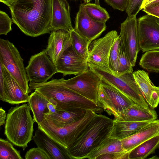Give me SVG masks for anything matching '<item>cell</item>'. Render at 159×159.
Returning a JSON list of instances; mask_svg holds the SVG:
<instances>
[{"label": "cell", "instance_id": "11", "mask_svg": "<svg viewBox=\"0 0 159 159\" xmlns=\"http://www.w3.org/2000/svg\"><path fill=\"white\" fill-rule=\"evenodd\" d=\"M30 82L43 83L57 73L55 64L47 54L46 49L32 56L25 68Z\"/></svg>", "mask_w": 159, "mask_h": 159}, {"label": "cell", "instance_id": "29", "mask_svg": "<svg viewBox=\"0 0 159 159\" xmlns=\"http://www.w3.org/2000/svg\"><path fill=\"white\" fill-rule=\"evenodd\" d=\"M139 65L150 72H159V50L148 51L143 54Z\"/></svg>", "mask_w": 159, "mask_h": 159}, {"label": "cell", "instance_id": "27", "mask_svg": "<svg viewBox=\"0 0 159 159\" xmlns=\"http://www.w3.org/2000/svg\"><path fill=\"white\" fill-rule=\"evenodd\" d=\"M126 151L120 139L109 137L99 146L86 156L85 158L96 159L100 155Z\"/></svg>", "mask_w": 159, "mask_h": 159}, {"label": "cell", "instance_id": "38", "mask_svg": "<svg viewBox=\"0 0 159 159\" xmlns=\"http://www.w3.org/2000/svg\"><path fill=\"white\" fill-rule=\"evenodd\" d=\"M96 159H128V152H123L103 154Z\"/></svg>", "mask_w": 159, "mask_h": 159}, {"label": "cell", "instance_id": "44", "mask_svg": "<svg viewBox=\"0 0 159 159\" xmlns=\"http://www.w3.org/2000/svg\"><path fill=\"white\" fill-rule=\"evenodd\" d=\"M151 0H143L140 8V11L142 10L145 7L148 5Z\"/></svg>", "mask_w": 159, "mask_h": 159}, {"label": "cell", "instance_id": "21", "mask_svg": "<svg viewBox=\"0 0 159 159\" xmlns=\"http://www.w3.org/2000/svg\"><path fill=\"white\" fill-rule=\"evenodd\" d=\"M159 134V120L151 121L133 134L121 139L124 150L129 152L132 149L152 137Z\"/></svg>", "mask_w": 159, "mask_h": 159}, {"label": "cell", "instance_id": "2", "mask_svg": "<svg viewBox=\"0 0 159 159\" xmlns=\"http://www.w3.org/2000/svg\"><path fill=\"white\" fill-rule=\"evenodd\" d=\"M31 90L39 92L48 100L57 103V110L69 111L77 108L91 110L97 113L103 112L99 105L55 81L54 79L43 83L30 82Z\"/></svg>", "mask_w": 159, "mask_h": 159}, {"label": "cell", "instance_id": "20", "mask_svg": "<svg viewBox=\"0 0 159 159\" xmlns=\"http://www.w3.org/2000/svg\"><path fill=\"white\" fill-rule=\"evenodd\" d=\"M133 74L149 106L152 109L157 107L159 104V87L153 84L148 73L144 70H137Z\"/></svg>", "mask_w": 159, "mask_h": 159}, {"label": "cell", "instance_id": "40", "mask_svg": "<svg viewBox=\"0 0 159 159\" xmlns=\"http://www.w3.org/2000/svg\"><path fill=\"white\" fill-rule=\"evenodd\" d=\"M2 64L0 63V99L5 102L4 78L2 71Z\"/></svg>", "mask_w": 159, "mask_h": 159}, {"label": "cell", "instance_id": "41", "mask_svg": "<svg viewBox=\"0 0 159 159\" xmlns=\"http://www.w3.org/2000/svg\"><path fill=\"white\" fill-rule=\"evenodd\" d=\"M48 102L47 103V106L49 111V112L48 114L54 113L57 111V103L52 98L48 100Z\"/></svg>", "mask_w": 159, "mask_h": 159}, {"label": "cell", "instance_id": "9", "mask_svg": "<svg viewBox=\"0 0 159 159\" xmlns=\"http://www.w3.org/2000/svg\"><path fill=\"white\" fill-rule=\"evenodd\" d=\"M98 101L103 110L114 117L135 103L118 89L102 81L99 86Z\"/></svg>", "mask_w": 159, "mask_h": 159}, {"label": "cell", "instance_id": "17", "mask_svg": "<svg viewBox=\"0 0 159 159\" xmlns=\"http://www.w3.org/2000/svg\"><path fill=\"white\" fill-rule=\"evenodd\" d=\"M71 45L70 32L60 29L51 31L48 41L47 54L55 64L65 50Z\"/></svg>", "mask_w": 159, "mask_h": 159}, {"label": "cell", "instance_id": "3", "mask_svg": "<svg viewBox=\"0 0 159 159\" xmlns=\"http://www.w3.org/2000/svg\"><path fill=\"white\" fill-rule=\"evenodd\" d=\"M113 120L97 114L79 137L67 149L72 159L85 158L110 137Z\"/></svg>", "mask_w": 159, "mask_h": 159}, {"label": "cell", "instance_id": "22", "mask_svg": "<svg viewBox=\"0 0 159 159\" xmlns=\"http://www.w3.org/2000/svg\"><path fill=\"white\" fill-rule=\"evenodd\" d=\"M157 119L154 109L134 103L114 117V120L120 121H152Z\"/></svg>", "mask_w": 159, "mask_h": 159}, {"label": "cell", "instance_id": "39", "mask_svg": "<svg viewBox=\"0 0 159 159\" xmlns=\"http://www.w3.org/2000/svg\"><path fill=\"white\" fill-rule=\"evenodd\" d=\"M142 10L147 14L159 19V2L151 4L145 7Z\"/></svg>", "mask_w": 159, "mask_h": 159}, {"label": "cell", "instance_id": "33", "mask_svg": "<svg viewBox=\"0 0 159 159\" xmlns=\"http://www.w3.org/2000/svg\"><path fill=\"white\" fill-rule=\"evenodd\" d=\"M122 41L118 60L117 76L133 72V68Z\"/></svg>", "mask_w": 159, "mask_h": 159}, {"label": "cell", "instance_id": "28", "mask_svg": "<svg viewBox=\"0 0 159 159\" xmlns=\"http://www.w3.org/2000/svg\"><path fill=\"white\" fill-rule=\"evenodd\" d=\"M70 32L73 49L80 57L87 61L89 46L91 42L80 35L74 29Z\"/></svg>", "mask_w": 159, "mask_h": 159}, {"label": "cell", "instance_id": "43", "mask_svg": "<svg viewBox=\"0 0 159 159\" xmlns=\"http://www.w3.org/2000/svg\"><path fill=\"white\" fill-rule=\"evenodd\" d=\"M16 0H0L2 2L8 7L10 6Z\"/></svg>", "mask_w": 159, "mask_h": 159}, {"label": "cell", "instance_id": "10", "mask_svg": "<svg viewBox=\"0 0 159 159\" xmlns=\"http://www.w3.org/2000/svg\"><path fill=\"white\" fill-rule=\"evenodd\" d=\"M139 48L143 52L159 50V19L147 14L137 19Z\"/></svg>", "mask_w": 159, "mask_h": 159}, {"label": "cell", "instance_id": "19", "mask_svg": "<svg viewBox=\"0 0 159 159\" xmlns=\"http://www.w3.org/2000/svg\"><path fill=\"white\" fill-rule=\"evenodd\" d=\"M2 65L5 102L13 105L28 102L30 96L24 92L8 70Z\"/></svg>", "mask_w": 159, "mask_h": 159}, {"label": "cell", "instance_id": "14", "mask_svg": "<svg viewBox=\"0 0 159 159\" xmlns=\"http://www.w3.org/2000/svg\"><path fill=\"white\" fill-rule=\"evenodd\" d=\"M105 22H97L87 14L83 6L80 4L75 18L74 30L91 42L99 37L106 29Z\"/></svg>", "mask_w": 159, "mask_h": 159}, {"label": "cell", "instance_id": "30", "mask_svg": "<svg viewBox=\"0 0 159 159\" xmlns=\"http://www.w3.org/2000/svg\"><path fill=\"white\" fill-rule=\"evenodd\" d=\"M83 4L87 14L94 20L106 23L110 18L107 11L99 5L90 3Z\"/></svg>", "mask_w": 159, "mask_h": 159}, {"label": "cell", "instance_id": "37", "mask_svg": "<svg viewBox=\"0 0 159 159\" xmlns=\"http://www.w3.org/2000/svg\"><path fill=\"white\" fill-rule=\"evenodd\" d=\"M105 2L115 10L125 11L129 0H104Z\"/></svg>", "mask_w": 159, "mask_h": 159}, {"label": "cell", "instance_id": "35", "mask_svg": "<svg viewBox=\"0 0 159 159\" xmlns=\"http://www.w3.org/2000/svg\"><path fill=\"white\" fill-rule=\"evenodd\" d=\"M25 158V159H49L46 153L38 147L31 148L27 151Z\"/></svg>", "mask_w": 159, "mask_h": 159}, {"label": "cell", "instance_id": "34", "mask_svg": "<svg viewBox=\"0 0 159 159\" xmlns=\"http://www.w3.org/2000/svg\"><path fill=\"white\" fill-rule=\"evenodd\" d=\"M12 19L5 12L0 11V34L6 35L11 30Z\"/></svg>", "mask_w": 159, "mask_h": 159}, {"label": "cell", "instance_id": "1", "mask_svg": "<svg viewBox=\"0 0 159 159\" xmlns=\"http://www.w3.org/2000/svg\"><path fill=\"white\" fill-rule=\"evenodd\" d=\"M9 7L13 23L27 35L50 33L52 0H16Z\"/></svg>", "mask_w": 159, "mask_h": 159}, {"label": "cell", "instance_id": "36", "mask_svg": "<svg viewBox=\"0 0 159 159\" xmlns=\"http://www.w3.org/2000/svg\"><path fill=\"white\" fill-rule=\"evenodd\" d=\"M143 0H129L125 10L128 16L137 15Z\"/></svg>", "mask_w": 159, "mask_h": 159}, {"label": "cell", "instance_id": "12", "mask_svg": "<svg viewBox=\"0 0 159 159\" xmlns=\"http://www.w3.org/2000/svg\"><path fill=\"white\" fill-rule=\"evenodd\" d=\"M118 36L117 31L113 30L103 37L92 42L89 48L88 63L105 68L110 72L109 66L110 52Z\"/></svg>", "mask_w": 159, "mask_h": 159}, {"label": "cell", "instance_id": "5", "mask_svg": "<svg viewBox=\"0 0 159 159\" xmlns=\"http://www.w3.org/2000/svg\"><path fill=\"white\" fill-rule=\"evenodd\" d=\"M96 114L92 110H87L85 115L79 120L61 126H56L45 118L38 124V128L67 149L79 137Z\"/></svg>", "mask_w": 159, "mask_h": 159}, {"label": "cell", "instance_id": "45", "mask_svg": "<svg viewBox=\"0 0 159 159\" xmlns=\"http://www.w3.org/2000/svg\"><path fill=\"white\" fill-rule=\"evenodd\" d=\"M159 2V0H152L150 2L149 5L151 4H152V3L157 2Z\"/></svg>", "mask_w": 159, "mask_h": 159}, {"label": "cell", "instance_id": "6", "mask_svg": "<svg viewBox=\"0 0 159 159\" xmlns=\"http://www.w3.org/2000/svg\"><path fill=\"white\" fill-rule=\"evenodd\" d=\"M88 63L89 69L97 74L103 82L114 87L135 103L149 107L134 79L133 72L119 76H115L104 68Z\"/></svg>", "mask_w": 159, "mask_h": 159}, {"label": "cell", "instance_id": "26", "mask_svg": "<svg viewBox=\"0 0 159 159\" xmlns=\"http://www.w3.org/2000/svg\"><path fill=\"white\" fill-rule=\"evenodd\" d=\"M159 146V134L139 144L128 152V159H144L154 152Z\"/></svg>", "mask_w": 159, "mask_h": 159}, {"label": "cell", "instance_id": "16", "mask_svg": "<svg viewBox=\"0 0 159 159\" xmlns=\"http://www.w3.org/2000/svg\"><path fill=\"white\" fill-rule=\"evenodd\" d=\"M32 139L38 147L43 150L49 159H72L67 149L38 128L33 136Z\"/></svg>", "mask_w": 159, "mask_h": 159}, {"label": "cell", "instance_id": "7", "mask_svg": "<svg viewBox=\"0 0 159 159\" xmlns=\"http://www.w3.org/2000/svg\"><path fill=\"white\" fill-rule=\"evenodd\" d=\"M0 63L8 70L24 92L28 94L31 90L28 84L29 80L23 60L12 43L2 39H0Z\"/></svg>", "mask_w": 159, "mask_h": 159}, {"label": "cell", "instance_id": "24", "mask_svg": "<svg viewBox=\"0 0 159 159\" xmlns=\"http://www.w3.org/2000/svg\"><path fill=\"white\" fill-rule=\"evenodd\" d=\"M150 122L120 121L113 120L109 137L122 139L135 134Z\"/></svg>", "mask_w": 159, "mask_h": 159}, {"label": "cell", "instance_id": "18", "mask_svg": "<svg viewBox=\"0 0 159 159\" xmlns=\"http://www.w3.org/2000/svg\"><path fill=\"white\" fill-rule=\"evenodd\" d=\"M51 31L63 29L69 31L74 29L70 16V7L66 0H52Z\"/></svg>", "mask_w": 159, "mask_h": 159}, {"label": "cell", "instance_id": "32", "mask_svg": "<svg viewBox=\"0 0 159 159\" xmlns=\"http://www.w3.org/2000/svg\"><path fill=\"white\" fill-rule=\"evenodd\" d=\"M122 43V39L119 35L116 39L110 52L109 62V68L110 72L115 76L117 75L118 60Z\"/></svg>", "mask_w": 159, "mask_h": 159}, {"label": "cell", "instance_id": "13", "mask_svg": "<svg viewBox=\"0 0 159 159\" xmlns=\"http://www.w3.org/2000/svg\"><path fill=\"white\" fill-rule=\"evenodd\" d=\"M137 15L127 16L125 20L121 24L119 35L133 67L135 65L138 54L140 51Z\"/></svg>", "mask_w": 159, "mask_h": 159}, {"label": "cell", "instance_id": "42", "mask_svg": "<svg viewBox=\"0 0 159 159\" xmlns=\"http://www.w3.org/2000/svg\"><path fill=\"white\" fill-rule=\"evenodd\" d=\"M7 114L5 111L2 107L0 108V126L5 124Z\"/></svg>", "mask_w": 159, "mask_h": 159}, {"label": "cell", "instance_id": "46", "mask_svg": "<svg viewBox=\"0 0 159 159\" xmlns=\"http://www.w3.org/2000/svg\"><path fill=\"white\" fill-rule=\"evenodd\" d=\"M84 2L85 4L89 3L91 0H82Z\"/></svg>", "mask_w": 159, "mask_h": 159}, {"label": "cell", "instance_id": "15", "mask_svg": "<svg viewBox=\"0 0 159 159\" xmlns=\"http://www.w3.org/2000/svg\"><path fill=\"white\" fill-rule=\"evenodd\" d=\"M55 65L57 72L62 74L63 76L71 75H76L89 69L87 61L80 57L71 45Z\"/></svg>", "mask_w": 159, "mask_h": 159}, {"label": "cell", "instance_id": "23", "mask_svg": "<svg viewBox=\"0 0 159 159\" xmlns=\"http://www.w3.org/2000/svg\"><path fill=\"white\" fill-rule=\"evenodd\" d=\"M87 110L77 108L69 111L57 110L54 113L45 114L44 116L52 124L61 126L75 122L82 118Z\"/></svg>", "mask_w": 159, "mask_h": 159}, {"label": "cell", "instance_id": "25", "mask_svg": "<svg viewBox=\"0 0 159 159\" xmlns=\"http://www.w3.org/2000/svg\"><path fill=\"white\" fill-rule=\"evenodd\" d=\"M30 96L28 104L33 112V118L35 121L39 124L45 119V114L49 112L47 106L48 101L36 91Z\"/></svg>", "mask_w": 159, "mask_h": 159}, {"label": "cell", "instance_id": "8", "mask_svg": "<svg viewBox=\"0 0 159 159\" xmlns=\"http://www.w3.org/2000/svg\"><path fill=\"white\" fill-rule=\"evenodd\" d=\"M54 80L99 105L98 101V93L100 84L102 80L97 74L89 68L69 79L66 80L62 78Z\"/></svg>", "mask_w": 159, "mask_h": 159}, {"label": "cell", "instance_id": "31", "mask_svg": "<svg viewBox=\"0 0 159 159\" xmlns=\"http://www.w3.org/2000/svg\"><path fill=\"white\" fill-rule=\"evenodd\" d=\"M9 141L0 139V159H23L20 152L16 149Z\"/></svg>", "mask_w": 159, "mask_h": 159}, {"label": "cell", "instance_id": "4", "mask_svg": "<svg viewBox=\"0 0 159 159\" xmlns=\"http://www.w3.org/2000/svg\"><path fill=\"white\" fill-rule=\"evenodd\" d=\"M29 104L12 107L7 114L4 134L13 145L22 148L32 139L35 121L31 115Z\"/></svg>", "mask_w": 159, "mask_h": 159}]
</instances>
